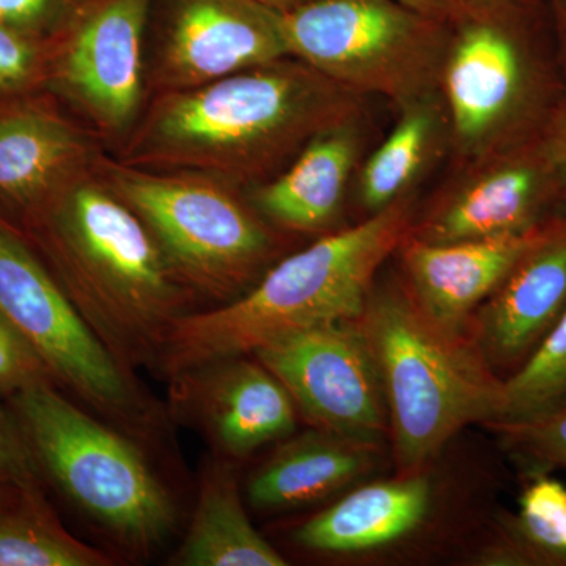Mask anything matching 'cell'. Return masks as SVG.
I'll use <instances>...</instances> for the list:
<instances>
[{
	"label": "cell",
	"instance_id": "cell-1",
	"mask_svg": "<svg viewBox=\"0 0 566 566\" xmlns=\"http://www.w3.org/2000/svg\"><path fill=\"white\" fill-rule=\"evenodd\" d=\"M354 92L297 61L167 92L126 148V166L244 178L352 118Z\"/></svg>",
	"mask_w": 566,
	"mask_h": 566
},
{
	"label": "cell",
	"instance_id": "cell-2",
	"mask_svg": "<svg viewBox=\"0 0 566 566\" xmlns=\"http://www.w3.org/2000/svg\"><path fill=\"white\" fill-rule=\"evenodd\" d=\"M35 211L55 279L96 337L129 374L158 363L189 294L139 216L84 174Z\"/></svg>",
	"mask_w": 566,
	"mask_h": 566
},
{
	"label": "cell",
	"instance_id": "cell-3",
	"mask_svg": "<svg viewBox=\"0 0 566 566\" xmlns=\"http://www.w3.org/2000/svg\"><path fill=\"white\" fill-rule=\"evenodd\" d=\"M411 230V208L401 197L367 221L322 238L222 307L178 319L156 365L174 381L208 365L252 356L297 331L360 318L379 268Z\"/></svg>",
	"mask_w": 566,
	"mask_h": 566
},
{
	"label": "cell",
	"instance_id": "cell-4",
	"mask_svg": "<svg viewBox=\"0 0 566 566\" xmlns=\"http://www.w3.org/2000/svg\"><path fill=\"white\" fill-rule=\"evenodd\" d=\"M360 322L385 387L401 475L424 472L468 424L497 420L502 379L468 334L431 322L406 286L374 290Z\"/></svg>",
	"mask_w": 566,
	"mask_h": 566
},
{
	"label": "cell",
	"instance_id": "cell-5",
	"mask_svg": "<svg viewBox=\"0 0 566 566\" xmlns=\"http://www.w3.org/2000/svg\"><path fill=\"white\" fill-rule=\"evenodd\" d=\"M11 397L40 469L82 512L134 553H147L172 534V497L133 442L71 403L52 382Z\"/></svg>",
	"mask_w": 566,
	"mask_h": 566
},
{
	"label": "cell",
	"instance_id": "cell-6",
	"mask_svg": "<svg viewBox=\"0 0 566 566\" xmlns=\"http://www.w3.org/2000/svg\"><path fill=\"white\" fill-rule=\"evenodd\" d=\"M106 180L150 230L175 275L211 300L248 292L273 252L263 222L212 175L109 166Z\"/></svg>",
	"mask_w": 566,
	"mask_h": 566
},
{
	"label": "cell",
	"instance_id": "cell-7",
	"mask_svg": "<svg viewBox=\"0 0 566 566\" xmlns=\"http://www.w3.org/2000/svg\"><path fill=\"white\" fill-rule=\"evenodd\" d=\"M431 20L398 0H311L281 13L289 55L348 91L405 106L427 98L444 65Z\"/></svg>",
	"mask_w": 566,
	"mask_h": 566
},
{
	"label": "cell",
	"instance_id": "cell-8",
	"mask_svg": "<svg viewBox=\"0 0 566 566\" xmlns=\"http://www.w3.org/2000/svg\"><path fill=\"white\" fill-rule=\"evenodd\" d=\"M0 311L31 342L55 381L126 430L151 423L155 409L71 303L21 234L0 221Z\"/></svg>",
	"mask_w": 566,
	"mask_h": 566
},
{
	"label": "cell",
	"instance_id": "cell-9",
	"mask_svg": "<svg viewBox=\"0 0 566 566\" xmlns=\"http://www.w3.org/2000/svg\"><path fill=\"white\" fill-rule=\"evenodd\" d=\"M252 356L314 428L371 447L390 431L385 387L360 318L297 331Z\"/></svg>",
	"mask_w": 566,
	"mask_h": 566
},
{
	"label": "cell",
	"instance_id": "cell-10",
	"mask_svg": "<svg viewBox=\"0 0 566 566\" xmlns=\"http://www.w3.org/2000/svg\"><path fill=\"white\" fill-rule=\"evenodd\" d=\"M148 9L150 0H91L55 65L59 91L103 132L123 133L136 120Z\"/></svg>",
	"mask_w": 566,
	"mask_h": 566
},
{
	"label": "cell",
	"instance_id": "cell-11",
	"mask_svg": "<svg viewBox=\"0 0 566 566\" xmlns=\"http://www.w3.org/2000/svg\"><path fill=\"white\" fill-rule=\"evenodd\" d=\"M285 57L277 11L252 0H178L156 81L188 91Z\"/></svg>",
	"mask_w": 566,
	"mask_h": 566
},
{
	"label": "cell",
	"instance_id": "cell-12",
	"mask_svg": "<svg viewBox=\"0 0 566 566\" xmlns=\"http://www.w3.org/2000/svg\"><path fill=\"white\" fill-rule=\"evenodd\" d=\"M553 137L494 159L446 197L411 237L424 243H455L526 232L560 185Z\"/></svg>",
	"mask_w": 566,
	"mask_h": 566
},
{
	"label": "cell",
	"instance_id": "cell-13",
	"mask_svg": "<svg viewBox=\"0 0 566 566\" xmlns=\"http://www.w3.org/2000/svg\"><path fill=\"white\" fill-rule=\"evenodd\" d=\"M565 221L547 219L526 232L455 243H424L409 233L400 248L405 286L431 322L447 333L464 335L476 308Z\"/></svg>",
	"mask_w": 566,
	"mask_h": 566
},
{
	"label": "cell",
	"instance_id": "cell-14",
	"mask_svg": "<svg viewBox=\"0 0 566 566\" xmlns=\"http://www.w3.org/2000/svg\"><path fill=\"white\" fill-rule=\"evenodd\" d=\"M566 312V221L476 308L474 342L490 367L516 370Z\"/></svg>",
	"mask_w": 566,
	"mask_h": 566
},
{
	"label": "cell",
	"instance_id": "cell-15",
	"mask_svg": "<svg viewBox=\"0 0 566 566\" xmlns=\"http://www.w3.org/2000/svg\"><path fill=\"white\" fill-rule=\"evenodd\" d=\"M442 80L457 139L479 150L520 109L526 62L509 33L482 22L469 25L447 52Z\"/></svg>",
	"mask_w": 566,
	"mask_h": 566
},
{
	"label": "cell",
	"instance_id": "cell-16",
	"mask_svg": "<svg viewBox=\"0 0 566 566\" xmlns=\"http://www.w3.org/2000/svg\"><path fill=\"white\" fill-rule=\"evenodd\" d=\"M196 395L197 412L227 453L248 455L296 428V405L259 360L233 357L174 379Z\"/></svg>",
	"mask_w": 566,
	"mask_h": 566
},
{
	"label": "cell",
	"instance_id": "cell-17",
	"mask_svg": "<svg viewBox=\"0 0 566 566\" xmlns=\"http://www.w3.org/2000/svg\"><path fill=\"white\" fill-rule=\"evenodd\" d=\"M88 147L54 112L14 106L0 112V200L39 210L59 189L80 177Z\"/></svg>",
	"mask_w": 566,
	"mask_h": 566
},
{
	"label": "cell",
	"instance_id": "cell-18",
	"mask_svg": "<svg viewBox=\"0 0 566 566\" xmlns=\"http://www.w3.org/2000/svg\"><path fill=\"white\" fill-rule=\"evenodd\" d=\"M431 483L423 472L357 488L297 528L294 539L315 553H360L390 545L423 523Z\"/></svg>",
	"mask_w": 566,
	"mask_h": 566
},
{
	"label": "cell",
	"instance_id": "cell-19",
	"mask_svg": "<svg viewBox=\"0 0 566 566\" xmlns=\"http://www.w3.org/2000/svg\"><path fill=\"white\" fill-rule=\"evenodd\" d=\"M375 447L314 428L290 439L256 469L249 502L260 510H286L329 497L368 474Z\"/></svg>",
	"mask_w": 566,
	"mask_h": 566
},
{
	"label": "cell",
	"instance_id": "cell-20",
	"mask_svg": "<svg viewBox=\"0 0 566 566\" xmlns=\"http://www.w3.org/2000/svg\"><path fill=\"white\" fill-rule=\"evenodd\" d=\"M356 159L349 122L327 129L305 145L286 172L256 191V208L283 229H323L340 210Z\"/></svg>",
	"mask_w": 566,
	"mask_h": 566
},
{
	"label": "cell",
	"instance_id": "cell-21",
	"mask_svg": "<svg viewBox=\"0 0 566 566\" xmlns=\"http://www.w3.org/2000/svg\"><path fill=\"white\" fill-rule=\"evenodd\" d=\"M177 564L185 566H283L285 557L252 526L237 482L223 468L205 475L199 504Z\"/></svg>",
	"mask_w": 566,
	"mask_h": 566
},
{
	"label": "cell",
	"instance_id": "cell-22",
	"mask_svg": "<svg viewBox=\"0 0 566 566\" xmlns=\"http://www.w3.org/2000/svg\"><path fill=\"white\" fill-rule=\"evenodd\" d=\"M109 558L71 536L57 523L43 494L24 493L0 512V566H102Z\"/></svg>",
	"mask_w": 566,
	"mask_h": 566
},
{
	"label": "cell",
	"instance_id": "cell-23",
	"mask_svg": "<svg viewBox=\"0 0 566 566\" xmlns=\"http://www.w3.org/2000/svg\"><path fill=\"white\" fill-rule=\"evenodd\" d=\"M438 118L427 98L406 104L394 132L370 156L359 178V192L368 211L385 210L398 199L416 175L434 142Z\"/></svg>",
	"mask_w": 566,
	"mask_h": 566
},
{
	"label": "cell",
	"instance_id": "cell-24",
	"mask_svg": "<svg viewBox=\"0 0 566 566\" xmlns=\"http://www.w3.org/2000/svg\"><path fill=\"white\" fill-rule=\"evenodd\" d=\"M566 405V312L513 374L502 379L497 422H520ZM491 424V423H490Z\"/></svg>",
	"mask_w": 566,
	"mask_h": 566
},
{
	"label": "cell",
	"instance_id": "cell-25",
	"mask_svg": "<svg viewBox=\"0 0 566 566\" xmlns=\"http://www.w3.org/2000/svg\"><path fill=\"white\" fill-rule=\"evenodd\" d=\"M513 538L531 564H566V486L536 475L524 488Z\"/></svg>",
	"mask_w": 566,
	"mask_h": 566
},
{
	"label": "cell",
	"instance_id": "cell-26",
	"mask_svg": "<svg viewBox=\"0 0 566 566\" xmlns=\"http://www.w3.org/2000/svg\"><path fill=\"white\" fill-rule=\"evenodd\" d=\"M490 427L516 457L534 468L566 469V405L534 419Z\"/></svg>",
	"mask_w": 566,
	"mask_h": 566
},
{
	"label": "cell",
	"instance_id": "cell-27",
	"mask_svg": "<svg viewBox=\"0 0 566 566\" xmlns=\"http://www.w3.org/2000/svg\"><path fill=\"white\" fill-rule=\"evenodd\" d=\"M54 381L31 342L0 311V392L13 395L31 386Z\"/></svg>",
	"mask_w": 566,
	"mask_h": 566
},
{
	"label": "cell",
	"instance_id": "cell-28",
	"mask_svg": "<svg viewBox=\"0 0 566 566\" xmlns=\"http://www.w3.org/2000/svg\"><path fill=\"white\" fill-rule=\"evenodd\" d=\"M91 0H0V22L25 35L51 33L73 24Z\"/></svg>",
	"mask_w": 566,
	"mask_h": 566
},
{
	"label": "cell",
	"instance_id": "cell-29",
	"mask_svg": "<svg viewBox=\"0 0 566 566\" xmlns=\"http://www.w3.org/2000/svg\"><path fill=\"white\" fill-rule=\"evenodd\" d=\"M0 475L24 493H40V465L22 434L18 420L0 406Z\"/></svg>",
	"mask_w": 566,
	"mask_h": 566
},
{
	"label": "cell",
	"instance_id": "cell-30",
	"mask_svg": "<svg viewBox=\"0 0 566 566\" xmlns=\"http://www.w3.org/2000/svg\"><path fill=\"white\" fill-rule=\"evenodd\" d=\"M40 55L31 36L0 22V88L17 91L35 77Z\"/></svg>",
	"mask_w": 566,
	"mask_h": 566
},
{
	"label": "cell",
	"instance_id": "cell-31",
	"mask_svg": "<svg viewBox=\"0 0 566 566\" xmlns=\"http://www.w3.org/2000/svg\"><path fill=\"white\" fill-rule=\"evenodd\" d=\"M398 2L430 18L442 17L452 3L450 0H398Z\"/></svg>",
	"mask_w": 566,
	"mask_h": 566
},
{
	"label": "cell",
	"instance_id": "cell-32",
	"mask_svg": "<svg viewBox=\"0 0 566 566\" xmlns=\"http://www.w3.org/2000/svg\"><path fill=\"white\" fill-rule=\"evenodd\" d=\"M24 491L14 485L13 482L0 475V512L11 509L21 501Z\"/></svg>",
	"mask_w": 566,
	"mask_h": 566
},
{
	"label": "cell",
	"instance_id": "cell-33",
	"mask_svg": "<svg viewBox=\"0 0 566 566\" xmlns=\"http://www.w3.org/2000/svg\"><path fill=\"white\" fill-rule=\"evenodd\" d=\"M554 148H556L558 166H560L562 177L566 180V122L557 129L553 136Z\"/></svg>",
	"mask_w": 566,
	"mask_h": 566
},
{
	"label": "cell",
	"instance_id": "cell-34",
	"mask_svg": "<svg viewBox=\"0 0 566 566\" xmlns=\"http://www.w3.org/2000/svg\"><path fill=\"white\" fill-rule=\"evenodd\" d=\"M252 2L260 3L266 9L277 11V13H286V11L296 9V7L304 6L311 0H252Z\"/></svg>",
	"mask_w": 566,
	"mask_h": 566
}]
</instances>
